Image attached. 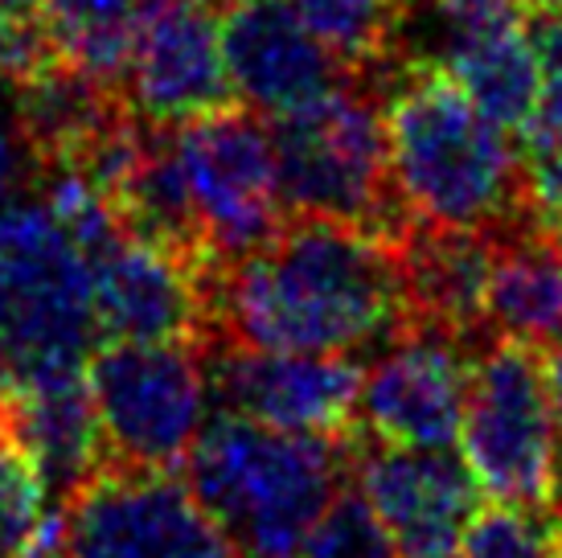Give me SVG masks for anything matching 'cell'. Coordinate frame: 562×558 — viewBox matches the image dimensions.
I'll return each mask as SVG.
<instances>
[{"label": "cell", "instance_id": "3", "mask_svg": "<svg viewBox=\"0 0 562 558\" xmlns=\"http://www.w3.org/2000/svg\"><path fill=\"white\" fill-rule=\"evenodd\" d=\"M349 477V439L267 427L218 406L186 456V484L238 558H296Z\"/></svg>", "mask_w": 562, "mask_h": 558}, {"label": "cell", "instance_id": "5", "mask_svg": "<svg viewBox=\"0 0 562 558\" xmlns=\"http://www.w3.org/2000/svg\"><path fill=\"white\" fill-rule=\"evenodd\" d=\"M99 328L91 271L42 193L0 217V354L13 382L82 373Z\"/></svg>", "mask_w": 562, "mask_h": 558}, {"label": "cell", "instance_id": "35", "mask_svg": "<svg viewBox=\"0 0 562 558\" xmlns=\"http://www.w3.org/2000/svg\"><path fill=\"white\" fill-rule=\"evenodd\" d=\"M205 4H210V0H205Z\"/></svg>", "mask_w": 562, "mask_h": 558}, {"label": "cell", "instance_id": "34", "mask_svg": "<svg viewBox=\"0 0 562 558\" xmlns=\"http://www.w3.org/2000/svg\"><path fill=\"white\" fill-rule=\"evenodd\" d=\"M231 4H238V0H231Z\"/></svg>", "mask_w": 562, "mask_h": 558}, {"label": "cell", "instance_id": "27", "mask_svg": "<svg viewBox=\"0 0 562 558\" xmlns=\"http://www.w3.org/2000/svg\"><path fill=\"white\" fill-rule=\"evenodd\" d=\"M431 9H436V16H439L443 42L452 46V42L476 37V33H493V30L517 25L521 0H431Z\"/></svg>", "mask_w": 562, "mask_h": 558}, {"label": "cell", "instance_id": "1", "mask_svg": "<svg viewBox=\"0 0 562 558\" xmlns=\"http://www.w3.org/2000/svg\"><path fill=\"white\" fill-rule=\"evenodd\" d=\"M214 345L280 354L382 349L411 321L398 238L337 222L288 217L210 283Z\"/></svg>", "mask_w": 562, "mask_h": 558}, {"label": "cell", "instance_id": "29", "mask_svg": "<svg viewBox=\"0 0 562 558\" xmlns=\"http://www.w3.org/2000/svg\"><path fill=\"white\" fill-rule=\"evenodd\" d=\"M526 42L547 75H562V9H533Z\"/></svg>", "mask_w": 562, "mask_h": 558}, {"label": "cell", "instance_id": "21", "mask_svg": "<svg viewBox=\"0 0 562 558\" xmlns=\"http://www.w3.org/2000/svg\"><path fill=\"white\" fill-rule=\"evenodd\" d=\"M157 4L165 0H42L66 63L120 91H124L136 33Z\"/></svg>", "mask_w": 562, "mask_h": 558}, {"label": "cell", "instance_id": "18", "mask_svg": "<svg viewBox=\"0 0 562 558\" xmlns=\"http://www.w3.org/2000/svg\"><path fill=\"white\" fill-rule=\"evenodd\" d=\"M488 337L550 349L562 342V234L530 214L497 231L493 276L484 292Z\"/></svg>", "mask_w": 562, "mask_h": 558}, {"label": "cell", "instance_id": "24", "mask_svg": "<svg viewBox=\"0 0 562 558\" xmlns=\"http://www.w3.org/2000/svg\"><path fill=\"white\" fill-rule=\"evenodd\" d=\"M296 558H398V555H394L382 522L370 510V501L358 493V484L349 481L341 493L333 496V505L321 513V522L304 538Z\"/></svg>", "mask_w": 562, "mask_h": 558}, {"label": "cell", "instance_id": "13", "mask_svg": "<svg viewBox=\"0 0 562 558\" xmlns=\"http://www.w3.org/2000/svg\"><path fill=\"white\" fill-rule=\"evenodd\" d=\"M210 394L226 411L259 418L267 427L321 439L358 432L361 361L353 354H280L210 345Z\"/></svg>", "mask_w": 562, "mask_h": 558}, {"label": "cell", "instance_id": "16", "mask_svg": "<svg viewBox=\"0 0 562 558\" xmlns=\"http://www.w3.org/2000/svg\"><path fill=\"white\" fill-rule=\"evenodd\" d=\"M493 250H497V231L411 222L398 238L411 321L452 333L469 345L488 342L484 292L493 276Z\"/></svg>", "mask_w": 562, "mask_h": 558}, {"label": "cell", "instance_id": "9", "mask_svg": "<svg viewBox=\"0 0 562 558\" xmlns=\"http://www.w3.org/2000/svg\"><path fill=\"white\" fill-rule=\"evenodd\" d=\"M66 558H238L177 472L103 468L58 505Z\"/></svg>", "mask_w": 562, "mask_h": 558}, {"label": "cell", "instance_id": "32", "mask_svg": "<svg viewBox=\"0 0 562 558\" xmlns=\"http://www.w3.org/2000/svg\"><path fill=\"white\" fill-rule=\"evenodd\" d=\"M521 4H530V9H562V0H521Z\"/></svg>", "mask_w": 562, "mask_h": 558}, {"label": "cell", "instance_id": "20", "mask_svg": "<svg viewBox=\"0 0 562 558\" xmlns=\"http://www.w3.org/2000/svg\"><path fill=\"white\" fill-rule=\"evenodd\" d=\"M288 9L345 66V78L382 87L403 58V9L394 0H288Z\"/></svg>", "mask_w": 562, "mask_h": 558}, {"label": "cell", "instance_id": "22", "mask_svg": "<svg viewBox=\"0 0 562 558\" xmlns=\"http://www.w3.org/2000/svg\"><path fill=\"white\" fill-rule=\"evenodd\" d=\"M58 538V505L25 448L0 427V558H33Z\"/></svg>", "mask_w": 562, "mask_h": 558}, {"label": "cell", "instance_id": "15", "mask_svg": "<svg viewBox=\"0 0 562 558\" xmlns=\"http://www.w3.org/2000/svg\"><path fill=\"white\" fill-rule=\"evenodd\" d=\"M222 58L235 99L259 115L300 108L345 78V66L288 9V0L231 4L222 16Z\"/></svg>", "mask_w": 562, "mask_h": 558}, {"label": "cell", "instance_id": "30", "mask_svg": "<svg viewBox=\"0 0 562 558\" xmlns=\"http://www.w3.org/2000/svg\"><path fill=\"white\" fill-rule=\"evenodd\" d=\"M9 387H13V373H9L4 354H0V406H4V399H9Z\"/></svg>", "mask_w": 562, "mask_h": 558}, {"label": "cell", "instance_id": "2", "mask_svg": "<svg viewBox=\"0 0 562 558\" xmlns=\"http://www.w3.org/2000/svg\"><path fill=\"white\" fill-rule=\"evenodd\" d=\"M378 94L391 177L411 222L505 231L526 217L521 156L439 58L403 54Z\"/></svg>", "mask_w": 562, "mask_h": 558}, {"label": "cell", "instance_id": "23", "mask_svg": "<svg viewBox=\"0 0 562 558\" xmlns=\"http://www.w3.org/2000/svg\"><path fill=\"white\" fill-rule=\"evenodd\" d=\"M460 558H562V505L521 510L493 501L476 510Z\"/></svg>", "mask_w": 562, "mask_h": 558}, {"label": "cell", "instance_id": "14", "mask_svg": "<svg viewBox=\"0 0 562 558\" xmlns=\"http://www.w3.org/2000/svg\"><path fill=\"white\" fill-rule=\"evenodd\" d=\"M124 94L144 120L169 127L235 103L222 58V21L205 0H165L144 16Z\"/></svg>", "mask_w": 562, "mask_h": 558}, {"label": "cell", "instance_id": "33", "mask_svg": "<svg viewBox=\"0 0 562 558\" xmlns=\"http://www.w3.org/2000/svg\"><path fill=\"white\" fill-rule=\"evenodd\" d=\"M394 4H398V9L406 13V9H415V4H423V0H394Z\"/></svg>", "mask_w": 562, "mask_h": 558}, {"label": "cell", "instance_id": "10", "mask_svg": "<svg viewBox=\"0 0 562 558\" xmlns=\"http://www.w3.org/2000/svg\"><path fill=\"white\" fill-rule=\"evenodd\" d=\"M94 328L103 342H202L214 345L210 283L218 264L189 259L120 231L87 250Z\"/></svg>", "mask_w": 562, "mask_h": 558}, {"label": "cell", "instance_id": "12", "mask_svg": "<svg viewBox=\"0 0 562 558\" xmlns=\"http://www.w3.org/2000/svg\"><path fill=\"white\" fill-rule=\"evenodd\" d=\"M349 477L398 558H460L481 484L452 448H403L349 435Z\"/></svg>", "mask_w": 562, "mask_h": 558}, {"label": "cell", "instance_id": "8", "mask_svg": "<svg viewBox=\"0 0 562 558\" xmlns=\"http://www.w3.org/2000/svg\"><path fill=\"white\" fill-rule=\"evenodd\" d=\"M172 140L186 169L198 231L218 264L263 247L288 222L276 148L259 111L231 103L186 124H172Z\"/></svg>", "mask_w": 562, "mask_h": 558}, {"label": "cell", "instance_id": "28", "mask_svg": "<svg viewBox=\"0 0 562 558\" xmlns=\"http://www.w3.org/2000/svg\"><path fill=\"white\" fill-rule=\"evenodd\" d=\"M521 144H562V75H550L538 91L530 120L521 124Z\"/></svg>", "mask_w": 562, "mask_h": 558}, {"label": "cell", "instance_id": "19", "mask_svg": "<svg viewBox=\"0 0 562 558\" xmlns=\"http://www.w3.org/2000/svg\"><path fill=\"white\" fill-rule=\"evenodd\" d=\"M439 63L452 70L464 94L493 124H501L505 132H521L542 91V66L517 25L452 42L443 46Z\"/></svg>", "mask_w": 562, "mask_h": 558}, {"label": "cell", "instance_id": "4", "mask_svg": "<svg viewBox=\"0 0 562 558\" xmlns=\"http://www.w3.org/2000/svg\"><path fill=\"white\" fill-rule=\"evenodd\" d=\"M271 148L288 217H337L386 238H403L411 214L391 177L382 94L358 78L292 111L271 115Z\"/></svg>", "mask_w": 562, "mask_h": 558}, {"label": "cell", "instance_id": "6", "mask_svg": "<svg viewBox=\"0 0 562 558\" xmlns=\"http://www.w3.org/2000/svg\"><path fill=\"white\" fill-rule=\"evenodd\" d=\"M108 468L177 472L205 427L210 361L202 342H108L87 357Z\"/></svg>", "mask_w": 562, "mask_h": 558}, {"label": "cell", "instance_id": "26", "mask_svg": "<svg viewBox=\"0 0 562 558\" xmlns=\"http://www.w3.org/2000/svg\"><path fill=\"white\" fill-rule=\"evenodd\" d=\"M521 198L526 214L562 234V144H521Z\"/></svg>", "mask_w": 562, "mask_h": 558}, {"label": "cell", "instance_id": "11", "mask_svg": "<svg viewBox=\"0 0 562 558\" xmlns=\"http://www.w3.org/2000/svg\"><path fill=\"white\" fill-rule=\"evenodd\" d=\"M476 349L481 345L406 321L361 373L358 432L403 448H456Z\"/></svg>", "mask_w": 562, "mask_h": 558}, {"label": "cell", "instance_id": "31", "mask_svg": "<svg viewBox=\"0 0 562 558\" xmlns=\"http://www.w3.org/2000/svg\"><path fill=\"white\" fill-rule=\"evenodd\" d=\"M13 9H42V0H0V13H13Z\"/></svg>", "mask_w": 562, "mask_h": 558}, {"label": "cell", "instance_id": "25", "mask_svg": "<svg viewBox=\"0 0 562 558\" xmlns=\"http://www.w3.org/2000/svg\"><path fill=\"white\" fill-rule=\"evenodd\" d=\"M46 165L30 144L25 127L16 124L9 103H0V217H9L42 193Z\"/></svg>", "mask_w": 562, "mask_h": 558}, {"label": "cell", "instance_id": "7", "mask_svg": "<svg viewBox=\"0 0 562 558\" xmlns=\"http://www.w3.org/2000/svg\"><path fill=\"white\" fill-rule=\"evenodd\" d=\"M460 444L469 472L493 501L521 510L559 505L562 439L530 345L488 337L476 349Z\"/></svg>", "mask_w": 562, "mask_h": 558}, {"label": "cell", "instance_id": "17", "mask_svg": "<svg viewBox=\"0 0 562 558\" xmlns=\"http://www.w3.org/2000/svg\"><path fill=\"white\" fill-rule=\"evenodd\" d=\"M0 427L37 465L54 505H63L79 484L108 468L87 370L13 382L9 399L0 406Z\"/></svg>", "mask_w": 562, "mask_h": 558}]
</instances>
